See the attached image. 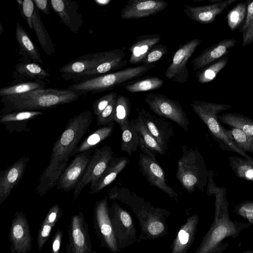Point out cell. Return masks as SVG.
Segmentation results:
<instances>
[{
  "label": "cell",
  "instance_id": "1",
  "mask_svg": "<svg viewBox=\"0 0 253 253\" xmlns=\"http://www.w3.org/2000/svg\"><path fill=\"white\" fill-rule=\"evenodd\" d=\"M92 120V113L85 110L69 120L54 145L48 165L40 177L37 191L40 197L45 195L56 185L69 158L87 132Z\"/></svg>",
  "mask_w": 253,
  "mask_h": 253
},
{
  "label": "cell",
  "instance_id": "2",
  "mask_svg": "<svg viewBox=\"0 0 253 253\" xmlns=\"http://www.w3.org/2000/svg\"><path fill=\"white\" fill-rule=\"evenodd\" d=\"M107 194L109 199L116 200L129 207L138 219L141 235L137 241L155 240L168 234L166 222L170 212L164 209L155 208L127 188L115 186L109 189Z\"/></svg>",
  "mask_w": 253,
  "mask_h": 253
},
{
  "label": "cell",
  "instance_id": "3",
  "mask_svg": "<svg viewBox=\"0 0 253 253\" xmlns=\"http://www.w3.org/2000/svg\"><path fill=\"white\" fill-rule=\"evenodd\" d=\"M83 93L69 89H38L25 93L1 97V114L15 111H40L70 103Z\"/></svg>",
  "mask_w": 253,
  "mask_h": 253
},
{
  "label": "cell",
  "instance_id": "4",
  "mask_svg": "<svg viewBox=\"0 0 253 253\" xmlns=\"http://www.w3.org/2000/svg\"><path fill=\"white\" fill-rule=\"evenodd\" d=\"M182 150L176 178L188 192L196 189L204 192L208 182L209 171L203 156L197 149L188 148L186 145L182 146Z\"/></svg>",
  "mask_w": 253,
  "mask_h": 253
},
{
  "label": "cell",
  "instance_id": "5",
  "mask_svg": "<svg viewBox=\"0 0 253 253\" xmlns=\"http://www.w3.org/2000/svg\"><path fill=\"white\" fill-rule=\"evenodd\" d=\"M155 66L154 64H142L80 82L69 85L68 88L82 93H94L111 90L141 77Z\"/></svg>",
  "mask_w": 253,
  "mask_h": 253
},
{
  "label": "cell",
  "instance_id": "6",
  "mask_svg": "<svg viewBox=\"0 0 253 253\" xmlns=\"http://www.w3.org/2000/svg\"><path fill=\"white\" fill-rule=\"evenodd\" d=\"M194 112L203 121L212 135L225 149L239 154L246 159H251L246 152L237 147L231 140L227 129L220 124L218 113L231 107V105L204 101H194L191 103Z\"/></svg>",
  "mask_w": 253,
  "mask_h": 253
},
{
  "label": "cell",
  "instance_id": "7",
  "mask_svg": "<svg viewBox=\"0 0 253 253\" xmlns=\"http://www.w3.org/2000/svg\"><path fill=\"white\" fill-rule=\"evenodd\" d=\"M229 203H223L218 217L213 223L196 249L195 253H218L219 245L226 237L237 236L239 228L229 218Z\"/></svg>",
  "mask_w": 253,
  "mask_h": 253
},
{
  "label": "cell",
  "instance_id": "8",
  "mask_svg": "<svg viewBox=\"0 0 253 253\" xmlns=\"http://www.w3.org/2000/svg\"><path fill=\"white\" fill-rule=\"evenodd\" d=\"M144 100L155 113L173 121L185 131L189 130L186 114L177 100L155 92L147 93Z\"/></svg>",
  "mask_w": 253,
  "mask_h": 253
},
{
  "label": "cell",
  "instance_id": "9",
  "mask_svg": "<svg viewBox=\"0 0 253 253\" xmlns=\"http://www.w3.org/2000/svg\"><path fill=\"white\" fill-rule=\"evenodd\" d=\"M109 212L119 249L121 250L136 242V229L130 213L115 202Z\"/></svg>",
  "mask_w": 253,
  "mask_h": 253
},
{
  "label": "cell",
  "instance_id": "10",
  "mask_svg": "<svg viewBox=\"0 0 253 253\" xmlns=\"http://www.w3.org/2000/svg\"><path fill=\"white\" fill-rule=\"evenodd\" d=\"M107 197L96 202L93 208V223L95 233L101 248L112 253H118L119 249L110 220Z\"/></svg>",
  "mask_w": 253,
  "mask_h": 253
},
{
  "label": "cell",
  "instance_id": "11",
  "mask_svg": "<svg viewBox=\"0 0 253 253\" xmlns=\"http://www.w3.org/2000/svg\"><path fill=\"white\" fill-rule=\"evenodd\" d=\"M113 150L108 146H104L94 152L84 174L74 189L75 200L87 184H93L100 177L113 157Z\"/></svg>",
  "mask_w": 253,
  "mask_h": 253
},
{
  "label": "cell",
  "instance_id": "12",
  "mask_svg": "<svg viewBox=\"0 0 253 253\" xmlns=\"http://www.w3.org/2000/svg\"><path fill=\"white\" fill-rule=\"evenodd\" d=\"M68 234L66 253H92L88 224L83 212L71 216Z\"/></svg>",
  "mask_w": 253,
  "mask_h": 253
},
{
  "label": "cell",
  "instance_id": "13",
  "mask_svg": "<svg viewBox=\"0 0 253 253\" xmlns=\"http://www.w3.org/2000/svg\"><path fill=\"white\" fill-rule=\"evenodd\" d=\"M201 42V39L195 38L179 45L173 55L171 64L165 72L164 75L168 79L181 84L188 81L189 71L187 64Z\"/></svg>",
  "mask_w": 253,
  "mask_h": 253
},
{
  "label": "cell",
  "instance_id": "14",
  "mask_svg": "<svg viewBox=\"0 0 253 253\" xmlns=\"http://www.w3.org/2000/svg\"><path fill=\"white\" fill-rule=\"evenodd\" d=\"M18 6L22 17L29 28L34 30L42 49L49 56L53 54L54 53V45L33 0H24Z\"/></svg>",
  "mask_w": 253,
  "mask_h": 253
},
{
  "label": "cell",
  "instance_id": "15",
  "mask_svg": "<svg viewBox=\"0 0 253 253\" xmlns=\"http://www.w3.org/2000/svg\"><path fill=\"white\" fill-rule=\"evenodd\" d=\"M123 48L87 54L67 63L59 70L63 78L74 79L80 74L94 69L103 62L117 55Z\"/></svg>",
  "mask_w": 253,
  "mask_h": 253
},
{
  "label": "cell",
  "instance_id": "16",
  "mask_svg": "<svg viewBox=\"0 0 253 253\" xmlns=\"http://www.w3.org/2000/svg\"><path fill=\"white\" fill-rule=\"evenodd\" d=\"M9 240L11 253H27L32 248L33 238L28 220L21 211H17L11 224Z\"/></svg>",
  "mask_w": 253,
  "mask_h": 253
},
{
  "label": "cell",
  "instance_id": "17",
  "mask_svg": "<svg viewBox=\"0 0 253 253\" xmlns=\"http://www.w3.org/2000/svg\"><path fill=\"white\" fill-rule=\"evenodd\" d=\"M93 149L78 153L65 168L59 177L56 185L58 190L68 192L74 189L84 174L92 155Z\"/></svg>",
  "mask_w": 253,
  "mask_h": 253
},
{
  "label": "cell",
  "instance_id": "18",
  "mask_svg": "<svg viewBox=\"0 0 253 253\" xmlns=\"http://www.w3.org/2000/svg\"><path fill=\"white\" fill-rule=\"evenodd\" d=\"M138 165L140 169L150 184L156 187L176 201L178 194L166 182L164 170L159 165L156 159L143 153L139 154Z\"/></svg>",
  "mask_w": 253,
  "mask_h": 253
},
{
  "label": "cell",
  "instance_id": "19",
  "mask_svg": "<svg viewBox=\"0 0 253 253\" xmlns=\"http://www.w3.org/2000/svg\"><path fill=\"white\" fill-rule=\"evenodd\" d=\"M169 5L162 0H130L122 9L120 17L123 19H138L150 16L163 11Z\"/></svg>",
  "mask_w": 253,
  "mask_h": 253
},
{
  "label": "cell",
  "instance_id": "20",
  "mask_svg": "<svg viewBox=\"0 0 253 253\" xmlns=\"http://www.w3.org/2000/svg\"><path fill=\"white\" fill-rule=\"evenodd\" d=\"M137 113L151 134L166 152L173 134L171 124L152 115L144 109H137Z\"/></svg>",
  "mask_w": 253,
  "mask_h": 253
},
{
  "label": "cell",
  "instance_id": "21",
  "mask_svg": "<svg viewBox=\"0 0 253 253\" xmlns=\"http://www.w3.org/2000/svg\"><path fill=\"white\" fill-rule=\"evenodd\" d=\"M30 158L24 156L0 172V206L23 176Z\"/></svg>",
  "mask_w": 253,
  "mask_h": 253
},
{
  "label": "cell",
  "instance_id": "22",
  "mask_svg": "<svg viewBox=\"0 0 253 253\" xmlns=\"http://www.w3.org/2000/svg\"><path fill=\"white\" fill-rule=\"evenodd\" d=\"M50 2L63 24L72 32L78 34L83 23L82 15L78 11V4L73 0H51Z\"/></svg>",
  "mask_w": 253,
  "mask_h": 253
},
{
  "label": "cell",
  "instance_id": "23",
  "mask_svg": "<svg viewBox=\"0 0 253 253\" xmlns=\"http://www.w3.org/2000/svg\"><path fill=\"white\" fill-rule=\"evenodd\" d=\"M236 0H218L211 4L201 6L185 4L183 11L190 19L200 23L209 24L212 23L218 15Z\"/></svg>",
  "mask_w": 253,
  "mask_h": 253
},
{
  "label": "cell",
  "instance_id": "24",
  "mask_svg": "<svg viewBox=\"0 0 253 253\" xmlns=\"http://www.w3.org/2000/svg\"><path fill=\"white\" fill-rule=\"evenodd\" d=\"M198 222L199 215L197 213L187 217L172 241L171 253H187L195 240Z\"/></svg>",
  "mask_w": 253,
  "mask_h": 253
},
{
  "label": "cell",
  "instance_id": "25",
  "mask_svg": "<svg viewBox=\"0 0 253 253\" xmlns=\"http://www.w3.org/2000/svg\"><path fill=\"white\" fill-rule=\"evenodd\" d=\"M236 44L237 42L235 39H225L206 48L192 61L193 70L195 71L202 69L207 65L225 56L228 53L229 49L234 47Z\"/></svg>",
  "mask_w": 253,
  "mask_h": 253
},
{
  "label": "cell",
  "instance_id": "26",
  "mask_svg": "<svg viewBox=\"0 0 253 253\" xmlns=\"http://www.w3.org/2000/svg\"><path fill=\"white\" fill-rule=\"evenodd\" d=\"M41 111H15L0 116V123L10 132L29 131L28 122L37 116L42 115Z\"/></svg>",
  "mask_w": 253,
  "mask_h": 253
},
{
  "label": "cell",
  "instance_id": "27",
  "mask_svg": "<svg viewBox=\"0 0 253 253\" xmlns=\"http://www.w3.org/2000/svg\"><path fill=\"white\" fill-rule=\"evenodd\" d=\"M128 163L127 157L113 156L100 177L95 183L90 185L88 193H97L110 184Z\"/></svg>",
  "mask_w": 253,
  "mask_h": 253
},
{
  "label": "cell",
  "instance_id": "28",
  "mask_svg": "<svg viewBox=\"0 0 253 253\" xmlns=\"http://www.w3.org/2000/svg\"><path fill=\"white\" fill-rule=\"evenodd\" d=\"M161 40L159 35H146L136 37L129 47L130 64L143 63L150 49Z\"/></svg>",
  "mask_w": 253,
  "mask_h": 253
},
{
  "label": "cell",
  "instance_id": "29",
  "mask_svg": "<svg viewBox=\"0 0 253 253\" xmlns=\"http://www.w3.org/2000/svg\"><path fill=\"white\" fill-rule=\"evenodd\" d=\"M123 48L120 53L117 55L103 62L94 69L86 71L74 80L76 81L82 82L92 79L102 75L108 74L117 70L127 65V61L124 59L126 53Z\"/></svg>",
  "mask_w": 253,
  "mask_h": 253
},
{
  "label": "cell",
  "instance_id": "30",
  "mask_svg": "<svg viewBox=\"0 0 253 253\" xmlns=\"http://www.w3.org/2000/svg\"><path fill=\"white\" fill-rule=\"evenodd\" d=\"M15 37L20 53L35 62L42 64L41 54L25 30L18 22L16 24Z\"/></svg>",
  "mask_w": 253,
  "mask_h": 253
},
{
  "label": "cell",
  "instance_id": "31",
  "mask_svg": "<svg viewBox=\"0 0 253 253\" xmlns=\"http://www.w3.org/2000/svg\"><path fill=\"white\" fill-rule=\"evenodd\" d=\"M114 123H112L107 125L102 126L89 135L73 152L72 156L88 151L93 149L102 141L108 138L112 133Z\"/></svg>",
  "mask_w": 253,
  "mask_h": 253
},
{
  "label": "cell",
  "instance_id": "32",
  "mask_svg": "<svg viewBox=\"0 0 253 253\" xmlns=\"http://www.w3.org/2000/svg\"><path fill=\"white\" fill-rule=\"evenodd\" d=\"M130 122L138 134L139 145H144L149 150L155 154L158 153L164 155L165 153L139 115L137 114V118L131 120Z\"/></svg>",
  "mask_w": 253,
  "mask_h": 253
},
{
  "label": "cell",
  "instance_id": "33",
  "mask_svg": "<svg viewBox=\"0 0 253 253\" xmlns=\"http://www.w3.org/2000/svg\"><path fill=\"white\" fill-rule=\"evenodd\" d=\"M163 79L156 76L147 77L126 83L121 86L130 93L144 92L161 88L164 84Z\"/></svg>",
  "mask_w": 253,
  "mask_h": 253
},
{
  "label": "cell",
  "instance_id": "34",
  "mask_svg": "<svg viewBox=\"0 0 253 253\" xmlns=\"http://www.w3.org/2000/svg\"><path fill=\"white\" fill-rule=\"evenodd\" d=\"M219 120L233 127L241 129L253 136V120L237 113H229L218 116Z\"/></svg>",
  "mask_w": 253,
  "mask_h": 253
},
{
  "label": "cell",
  "instance_id": "35",
  "mask_svg": "<svg viewBox=\"0 0 253 253\" xmlns=\"http://www.w3.org/2000/svg\"><path fill=\"white\" fill-rule=\"evenodd\" d=\"M15 73L18 78L32 81L42 80L50 74L35 63H20L15 66Z\"/></svg>",
  "mask_w": 253,
  "mask_h": 253
},
{
  "label": "cell",
  "instance_id": "36",
  "mask_svg": "<svg viewBox=\"0 0 253 253\" xmlns=\"http://www.w3.org/2000/svg\"><path fill=\"white\" fill-rule=\"evenodd\" d=\"M229 165L238 177L253 181V159H248L239 156L228 157Z\"/></svg>",
  "mask_w": 253,
  "mask_h": 253
},
{
  "label": "cell",
  "instance_id": "37",
  "mask_svg": "<svg viewBox=\"0 0 253 253\" xmlns=\"http://www.w3.org/2000/svg\"><path fill=\"white\" fill-rule=\"evenodd\" d=\"M122 130V151L130 155L135 151L139 145L138 134L132 126L130 121L125 126L121 127Z\"/></svg>",
  "mask_w": 253,
  "mask_h": 253
},
{
  "label": "cell",
  "instance_id": "38",
  "mask_svg": "<svg viewBox=\"0 0 253 253\" xmlns=\"http://www.w3.org/2000/svg\"><path fill=\"white\" fill-rule=\"evenodd\" d=\"M45 84L42 80L25 82L14 85L2 87L0 89V96L18 95L31 91L44 88Z\"/></svg>",
  "mask_w": 253,
  "mask_h": 253
},
{
  "label": "cell",
  "instance_id": "39",
  "mask_svg": "<svg viewBox=\"0 0 253 253\" xmlns=\"http://www.w3.org/2000/svg\"><path fill=\"white\" fill-rule=\"evenodd\" d=\"M229 57V56H224L198 72L196 73V78L198 82L206 84L213 80L219 72L227 64Z\"/></svg>",
  "mask_w": 253,
  "mask_h": 253
},
{
  "label": "cell",
  "instance_id": "40",
  "mask_svg": "<svg viewBox=\"0 0 253 253\" xmlns=\"http://www.w3.org/2000/svg\"><path fill=\"white\" fill-rule=\"evenodd\" d=\"M130 113V103L129 98L120 94L117 97L114 122L120 127L127 125L129 122Z\"/></svg>",
  "mask_w": 253,
  "mask_h": 253
},
{
  "label": "cell",
  "instance_id": "41",
  "mask_svg": "<svg viewBox=\"0 0 253 253\" xmlns=\"http://www.w3.org/2000/svg\"><path fill=\"white\" fill-rule=\"evenodd\" d=\"M248 4V0L240 2L236 4L228 13L227 23L231 31L238 29L244 22Z\"/></svg>",
  "mask_w": 253,
  "mask_h": 253
},
{
  "label": "cell",
  "instance_id": "42",
  "mask_svg": "<svg viewBox=\"0 0 253 253\" xmlns=\"http://www.w3.org/2000/svg\"><path fill=\"white\" fill-rule=\"evenodd\" d=\"M228 130L232 141L237 147L246 153H253V136L237 128L232 127Z\"/></svg>",
  "mask_w": 253,
  "mask_h": 253
},
{
  "label": "cell",
  "instance_id": "43",
  "mask_svg": "<svg viewBox=\"0 0 253 253\" xmlns=\"http://www.w3.org/2000/svg\"><path fill=\"white\" fill-rule=\"evenodd\" d=\"M239 32L242 34V46L253 43V0H248L247 15Z\"/></svg>",
  "mask_w": 253,
  "mask_h": 253
},
{
  "label": "cell",
  "instance_id": "44",
  "mask_svg": "<svg viewBox=\"0 0 253 253\" xmlns=\"http://www.w3.org/2000/svg\"><path fill=\"white\" fill-rule=\"evenodd\" d=\"M117 98L114 99L109 105L97 117V124L104 126L114 122Z\"/></svg>",
  "mask_w": 253,
  "mask_h": 253
},
{
  "label": "cell",
  "instance_id": "45",
  "mask_svg": "<svg viewBox=\"0 0 253 253\" xmlns=\"http://www.w3.org/2000/svg\"><path fill=\"white\" fill-rule=\"evenodd\" d=\"M118 95L117 93L112 92L95 100L92 107L94 115L97 117L99 116Z\"/></svg>",
  "mask_w": 253,
  "mask_h": 253
},
{
  "label": "cell",
  "instance_id": "46",
  "mask_svg": "<svg viewBox=\"0 0 253 253\" xmlns=\"http://www.w3.org/2000/svg\"><path fill=\"white\" fill-rule=\"evenodd\" d=\"M168 52L166 46L157 44L149 51L142 64H153L160 60Z\"/></svg>",
  "mask_w": 253,
  "mask_h": 253
},
{
  "label": "cell",
  "instance_id": "47",
  "mask_svg": "<svg viewBox=\"0 0 253 253\" xmlns=\"http://www.w3.org/2000/svg\"><path fill=\"white\" fill-rule=\"evenodd\" d=\"M54 226L43 220L38 231L37 244L39 250H41L45 243L50 237L51 232Z\"/></svg>",
  "mask_w": 253,
  "mask_h": 253
},
{
  "label": "cell",
  "instance_id": "48",
  "mask_svg": "<svg viewBox=\"0 0 253 253\" xmlns=\"http://www.w3.org/2000/svg\"><path fill=\"white\" fill-rule=\"evenodd\" d=\"M62 214V209L59 204H55L50 208L43 220L46 223L55 226Z\"/></svg>",
  "mask_w": 253,
  "mask_h": 253
},
{
  "label": "cell",
  "instance_id": "49",
  "mask_svg": "<svg viewBox=\"0 0 253 253\" xmlns=\"http://www.w3.org/2000/svg\"><path fill=\"white\" fill-rule=\"evenodd\" d=\"M237 213L253 223V202H248L240 205L237 210Z\"/></svg>",
  "mask_w": 253,
  "mask_h": 253
},
{
  "label": "cell",
  "instance_id": "50",
  "mask_svg": "<svg viewBox=\"0 0 253 253\" xmlns=\"http://www.w3.org/2000/svg\"><path fill=\"white\" fill-rule=\"evenodd\" d=\"M63 230L58 229L53 236L51 253H59L63 238Z\"/></svg>",
  "mask_w": 253,
  "mask_h": 253
},
{
  "label": "cell",
  "instance_id": "51",
  "mask_svg": "<svg viewBox=\"0 0 253 253\" xmlns=\"http://www.w3.org/2000/svg\"><path fill=\"white\" fill-rule=\"evenodd\" d=\"M33 1L39 10L46 15H49V4L47 0H33Z\"/></svg>",
  "mask_w": 253,
  "mask_h": 253
},
{
  "label": "cell",
  "instance_id": "52",
  "mask_svg": "<svg viewBox=\"0 0 253 253\" xmlns=\"http://www.w3.org/2000/svg\"><path fill=\"white\" fill-rule=\"evenodd\" d=\"M97 4L105 5L108 4L111 1L110 0H96L94 1Z\"/></svg>",
  "mask_w": 253,
  "mask_h": 253
},
{
  "label": "cell",
  "instance_id": "53",
  "mask_svg": "<svg viewBox=\"0 0 253 253\" xmlns=\"http://www.w3.org/2000/svg\"><path fill=\"white\" fill-rule=\"evenodd\" d=\"M4 30L2 27V25L1 24H0V34H1L2 33V32H3Z\"/></svg>",
  "mask_w": 253,
  "mask_h": 253
},
{
  "label": "cell",
  "instance_id": "54",
  "mask_svg": "<svg viewBox=\"0 0 253 253\" xmlns=\"http://www.w3.org/2000/svg\"><path fill=\"white\" fill-rule=\"evenodd\" d=\"M92 253H97L95 250H93Z\"/></svg>",
  "mask_w": 253,
  "mask_h": 253
},
{
  "label": "cell",
  "instance_id": "55",
  "mask_svg": "<svg viewBox=\"0 0 253 253\" xmlns=\"http://www.w3.org/2000/svg\"></svg>",
  "mask_w": 253,
  "mask_h": 253
}]
</instances>
